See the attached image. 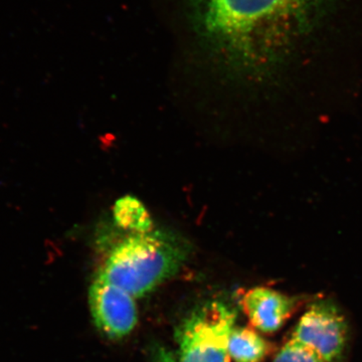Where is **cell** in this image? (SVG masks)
Returning a JSON list of instances; mask_svg holds the SVG:
<instances>
[{"label":"cell","mask_w":362,"mask_h":362,"mask_svg":"<svg viewBox=\"0 0 362 362\" xmlns=\"http://www.w3.org/2000/svg\"><path fill=\"white\" fill-rule=\"evenodd\" d=\"M274 362H325L314 350L306 345L289 340L278 352Z\"/></svg>","instance_id":"cell-9"},{"label":"cell","mask_w":362,"mask_h":362,"mask_svg":"<svg viewBox=\"0 0 362 362\" xmlns=\"http://www.w3.org/2000/svg\"><path fill=\"white\" fill-rule=\"evenodd\" d=\"M273 351V344L256 331L233 328L228 340V354L235 362H262Z\"/></svg>","instance_id":"cell-7"},{"label":"cell","mask_w":362,"mask_h":362,"mask_svg":"<svg viewBox=\"0 0 362 362\" xmlns=\"http://www.w3.org/2000/svg\"><path fill=\"white\" fill-rule=\"evenodd\" d=\"M188 254V243L176 233H123L106 247L96 277L142 297L175 275Z\"/></svg>","instance_id":"cell-2"},{"label":"cell","mask_w":362,"mask_h":362,"mask_svg":"<svg viewBox=\"0 0 362 362\" xmlns=\"http://www.w3.org/2000/svg\"><path fill=\"white\" fill-rule=\"evenodd\" d=\"M89 305L98 329L111 339L127 337L137 324L134 297L102 279L95 277L90 286Z\"/></svg>","instance_id":"cell-4"},{"label":"cell","mask_w":362,"mask_h":362,"mask_svg":"<svg viewBox=\"0 0 362 362\" xmlns=\"http://www.w3.org/2000/svg\"><path fill=\"white\" fill-rule=\"evenodd\" d=\"M346 323L332 305H313L300 319L292 339L314 350L325 362L341 354L346 340Z\"/></svg>","instance_id":"cell-5"},{"label":"cell","mask_w":362,"mask_h":362,"mask_svg":"<svg viewBox=\"0 0 362 362\" xmlns=\"http://www.w3.org/2000/svg\"><path fill=\"white\" fill-rule=\"evenodd\" d=\"M113 218L115 226L123 233H148L154 228L153 221L146 207L131 195H125L115 202Z\"/></svg>","instance_id":"cell-8"},{"label":"cell","mask_w":362,"mask_h":362,"mask_svg":"<svg viewBox=\"0 0 362 362\" xmlns=\"http://www.w3.org/2000/svg\"><path fill=\"white\" fill-rule=\"evenodd\" d=\"M235 320V311L221 302L197 308L181 327L175 362H230L228 340Z\"/></svg>","instance_id":"cell-3"},{"label":"cell","mask_w":362,"mask_h":362,"mask_svg":"<svg viewBox=\"0 0 362 362\" xmlns=\"http://www.w3.org/2000/svg\"><path fill=\"white\" fill-rule=\"evenodd\" d=\"M242 307L252 327L264 333H274L294 313L296 303L276 290L256 287L245 293Z\"/></svg>","instance_id":"cell-6"},{"label":"cell","mask_w":362,"mask_h":362,"mask_svg":"<svg viewBox=\"0 0 362 362\" xmlns=\"http://www.w3.org/2000/svg\"><path fill=\"white\" fill-rule=\"evenodd\" d=\"M333 0H183L194 47L221 75H272L325 18Z\"/></svg>","instance_id":"cell-1"},{"label":"cell","mask_w":362,"mask_h":362,"mask_svg":"<svg viewBox=\"0 0 362 362\" xmlns=\"http://www.w3.org/2000/svg\"><path fill=\"white\" fill-rule=\"evenodd\" d=\"M160 357V362H175V359L166 352H162Z\"/></svg>","instance_id":"cell-10"}]
</instances>
